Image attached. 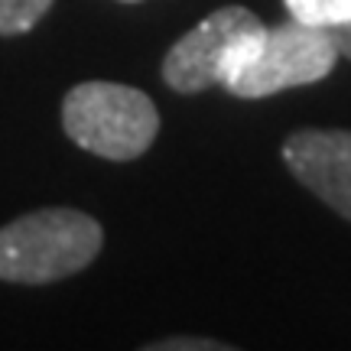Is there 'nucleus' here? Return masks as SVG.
<instances>
[{
  "label": "nucleus",
  "instance_id": "obj_10",
  "mask_svg": "<svg viewBox=\"0 0 351 351\" xmlns=\"http://www.w3.org/2000/svg\"><path fill=\"white\" fill-rule=\"evenodd\" d=\"M127 3H137V0H127Z\"/></svg>",
  "mask_w": 351,
  "mask_h": 351
},
{
  "label": "nucleus",
  "instance_id": "obj_6",
  "mask_svg": "<svg viewBox=\"0 0 351 351\" xmlns=\"http://www.w3.org/2000/svg\"><path fill=\"white\" fill-rule=\"evenodd\" d=\"M293 20L309 26H322V29H332V26L351 23V0H283Z\"/></svg>",
  "mask_w": 351,
  "mask_h": 351
},
{
  "label": "nucleus",
  "instance_id": "obj_9",
  "mask_svg": "<svg viewBox=\"0 0 351 351\" xmlns=\"http://www.w3.org/2000/svg\"><path fill=\"white\" fill-rule=\"evenodd\" d=\"M328 33H332V39H335V46H339V56H345V59H351V23L332 26Z\"/></svg>",
  "mask_w": 351,
  "mask_h": 351
},
{
  "label": "nucleus",
  "instance_id": "obj_4",
  "mask_svg": "<svg viewBox=\"0 0 351 351\" xmlns=\"http://www.w3.org/2000/svg\"><path fill=\"white\" fill-rule=\"evenodd\" d=\"M335 62L339 46L328 29L289 20L267 26L261 49L228 78L225 88L234 98H270L287 88L322 82Z\"/></svg>",
  "mask_w": 351,
  "mask_h": 351
},
{
  "label": "nucleus",
  "instance_id": "obj_5",
  "mask_svg": "<svg viewBox=\"0 0 351 351\" xmlns=\"http://www.w3.org/2000/svg\"><path fill=\"white\" fill-rule=\"evenodd\" d=\"M289 173L351 221V130H296L283 143Z\"/></svg>",
  "mask_w": 351,
  "mask_h": 351
},
{
  "label": "nucleus",
  "instance_id": "obj_8",
  "mask_svg": "<svg viewBox=\"0 0 351 351\" xmlns=\"http://www.w3.org/2000/svg\"><path fill=\"white\" fill-rule=\"evenodd\" d=\"M150 351H221L228 345L221 341H212V339H202V341H192V339H169V341H156V345H147Z\"/></svg>",
  "mask_w": 351,
  "mask_h": 351
},
{
  "label": "nucleus",
  "instance_id": "obj_1",
  "mask_svg": "<svg viewBox=\"0 0 351 351\" xmlns=\"http://www.w3.org/2000/svg\"><path fill=\"white\" fill-rule=\"evenodd\" d=\"M104 231L85 212L43 208L0 228V280L52 283L85 270L101 251Z\"/></svg>",
  "mask_w": 351,
  "mask_h": 351
},
{
  "label": "nucleus",
  "instance_id": "obj_7",
  "mask_svg": "<svg viewBox=\"0 0 351 351\" xmlns=\"http://www.w3.org/2000/svg\"><path fill=\"white\" fill-rule=\"evenodd\" d=\"M52 0H0V36H20L46 16Z\"/></svg>",
  "mask_w": 351,
  "mask_h": 351
},
{
  "label": "nucleus",
  "instance_id": "obj_3",
  "mask_svg": "<svg viewBox=\"0 0 351 351\" xmlns=\"http://www.w3.org/2000/svg\"><path fill=\"white\" fill-rule=\"evenodd\" d=\"M267 26L247 7H221L166 52L163 78L179 95L225 85L261 49Z\"/></svg>",
  "mask_w": 351,
  "mask_h": 351
},
{
  "label": "nucleus",
  "instance_id": "obj_2",
  "mask_svg": "<svg viewBox=\"0 0 351 351\" xmlns=\"http://www.w3.org/2000/svg\"><path fill=\"white\" fill-rule=\"evenodd\" d=\"M65 134L104 160H134L150 150L160 114L143 91L117 82H85L65 95Z\"/></svg>",
  "mask_w": 351,
  "mask_h": 351
}]
</instances>
